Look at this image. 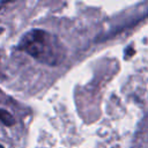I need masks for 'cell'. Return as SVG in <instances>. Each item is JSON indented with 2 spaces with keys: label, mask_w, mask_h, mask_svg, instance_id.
<instances>
[{
  "label": "cell",
  "mask_w": 148,
  "mask_h": 148,
  "mask_svg": "<svg viewBox=\"0 0 148 148\" xmlns=\"http://www.w3.org/2000/svg\"><path fill=\"white\" fill-rule=\"evenodd\" d=\"M17 49L49 66H58L66 58V49L61 40L56 35L43 29H32L25 32Z\"/></svg>",
  "instance_id": "cell-1"
},
{
  "label": "cell",
  "mask_w": 148,
  "mask_h": 148,
  "mask_svg": "<svg viewBox=\"0 0 148 148\" xmlns=\"http://www.w3.org/2000/svg\"><path fill=\"white\" fill-rule=\"evenodd\" d=\"M0 120L5 124V125H13L14 124V118L6 111L3 110H0Z\"/></svg>",
  "instance_id": "cell-2"
},
{
  "label": "cell",
  "mask_w": 148,
  "mask_h": 148,
  "mask_svg": "<svg viewBox=\"0 0 148 148\" xmlns=\"http://www.w3.org/2000/svg\"><path fill=\"white\" fill-rule=\"evenodd\" d=\"M2 31H3V29H2V28H0V34H1Z\"/></svg>",
  "instance_id": "cell-3"
},
{
  "label": "cell",
  "mask_w": 148,
  "mask_h": 148,
  "mask_svg": "<svg viewBox=\"0 0 148 148\" xmlns=\"http://www.w3.org/2000/svg\"><path fill=\"white\" fill-rule=\"evenodd\" d=\"M0 148H3V147H2V146H1V145H0Z\"/></svg>",
  "instance_id": "cell-4"
}]
</instances>
